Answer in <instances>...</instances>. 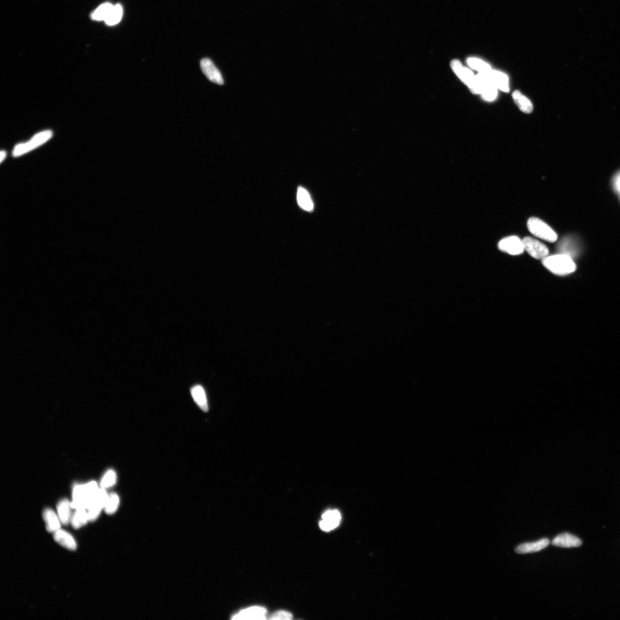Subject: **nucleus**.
<instances>
[{"label": "nucleus", "mask_w": 620, "mask_h": 620, "mask_svg": "<svg viewBox=\"0 0 620 620\" xmlns=\"http://www.w3.org/2000/svg\"><path fill=\"white\" fill-rule=\"evenodd\" d=\"M46 529L51 533H55L61 529L62 522L58 515L53 509L46 508L43 513Z\"/></svg>", "instance_id": "13"}, {"label": "nucleus", "mask_w": 620, "mask_h": 620, "mask_svg": "<svg viewBox=\"0 0 620 620\" xmlns=\"http://www.w3.org/2000/svg\"><path fill=\"white\" fill-rule=\"evenodd\" d=\"M552 545L563 548L579 547L582 545L580 539L568 533L560 534L552 542Z\"/></svg>", "instance_id": "11"}, {"label": "nucleus", "mask_w": 620, "mask_h": 620, "mask_svg": "<svg viewBox=\"0 0 620 620\" xmlns=\"http://www.w3.org/2000/svg\"><path fill=\"white\" fill-rule=\"evenodd\" d=\"M512 98L517 106L520 109L522 112L525 113H531L533 111V105L531 103L529 99L522 95L521 92L518 90L514 91L512 94Z\"/></svg>", "instance_id": "19"}, {"label": "nucleus", "mask_w": 620, "mask_h": 620, "mask_svg": "<svg viewBox=\"0 0 620 620\" xmlns=\"http://www.w3.org/2000/svg\"><path fill=\"white\" fill-rule=\"evenodd\" d=\"M101 512V510L98 509L90 508L89 509H88L87 514H88V521L91 522V521H94L95 520L98 519V517L100 516Z\"/></svg>", "instance_id": "28"}, {"label": "nucleus", "mask_w": 620, "mask_h": 620, "mask_svg": "<svg viewBox=\"0 0 620 620\" xmlns=\"http://www.w3.org/2000/svg\"><path fill=\"white\" fill-rule=\"evenodd\" d=\"M451 66L454 72L464 83L466 84L471 91L474 94H478L476 76L469 69L463 67L462 63L457 60L451 62Z\"/></svg>", "instance_id": "5"}, {"label": "nucleus", "mask_w": 620, "mask_h": 620, "mask_svg": "<svg viewBox=\"0 0 620 620\" xmlns=\"http://www.w3.org/2000/svg\"><path fill=\"white\" fill-rule=\"evenodd\" d=\"M550 541L547 538L537 542L522 544L517 547L515 552L517 554H529L541 551L549 545Z\"/></svg>", "instance_id": "12"}, {"label": "nucleus", "mask_w": 620, "mask_h": 620, "mask_svg": "<svg viewBox=\"0 0 620 620\" xmlns=\"http://www.w3.org/2000/svg\"><path fill=\"white\" fill-rule=\"evenodd\" d=\"M488 75L497 88L504 92L509 91V79L507 75L495 70H492Z\"/></svg>", "instance_id": "15"}, {"label": "nucleus", "mask_w": 620, "mask_h": 620, "mask_svg": "<svg viewBox=\"0 0 620 620\" xmlns=\"http://www.w3.org/2000/svg\"><path fill=\"white\" fill-rule=\"evenodd\" d=\"M269 619L277 620L284 619L291 620L293 619V615L289 611L281 610L278 611L277 612L272 614L269 618Z\"/></svg>", "instance_id": "27"}, {"label": "nucleus", "mask_w": 620, "mask_h": 620, "mask_svg": "<svg viewBox=\"0 0 620 620\" xmlns=\"http://www.w3.org/2000/svg\"><path fill=\"white\" fill-rule=\"evenodd\" d=\"M498 247L502 252L511 255H519L524 251L522 240L516 236H511L501 240Z\"/></svg>", "instance_id": "7"}, {"label": "nucleus", "mask_w": 620, "mask_h": 620, "mask_svg": "<svg viewBox=\"0 0 620 620\" xmlns=\"http://www.w3.org/2000/svg\"><path fill=\"white\" fill-rule=\"evenodd\" d=\"M522 241L524 250L534 258L543 260L548 256L549 251L548 248L538 240L527 237L523 239Z\"/></svg>", "instance_id": "6"}, {"label": "nucleus", "mask_w": 620, "mask_h": 620, "mask_svg": "<svg viewBox=\"0 0 620 620\" xmlns=\"http://www.w3.org/2000/svg\"><path fill=\"white\" fill-rule=\"evenodd\" d=\"M267 611L263 607L252 606L233 615V619H265Z\"/></svg>", "instance_id": "10"}, {"label": "nucleus", "mask_w": 620, "mask_h": 620, "mask_svg": "<svg viewBox=\"0 0 620 620\" xmlns=\"http://www.w3.org/2000/svg\"><path fill=\"white\" fill-rule=\"evenodd\" d=\"M116 482V472L113 470H109L105 474L101 480V486L103 489L109 488L115 486Z\"/></svg>", "instance_id": "26"}, {"label": "nucleus", "mask_w": 620, "mask_h": 620, "mask_svg": "<svg viewBox=\"0 0 620 620\" xmlns=\"http://www.w3.org/2000/svg\"><path fill=\"white\" fill-rule=\"evenodd\" d=\"M55 541L63 547L71 551L77 549V545L72 535L66 531L60 529L54 533Z\"/></svg>", "instance_id": "14"}, {"label": "nucleus", "mask_w": 620, "mask_h": 620, "mask_svg": "<svg viewBox=\"0 0 620 620\" xmlns=\"http://www.w3.org/2000/svg\"><path fill=\"white\" fill-rule=\"evenodd\" d=\"M297 201L302 209L311 212L314 209V203L309 192L304 188L299 187L297 192Z\"/></svg>", "instance_id": "18"}, {"label": "nucleus", "mask_w": 620, "mask_h": 620, "mask_svg": "<svg viewBox=\"0 0 620 620\" xmlns=\"http://www.w3.org/2000/svg\"><path fill=\"white\" fill-rule=\"evenodd\" d=\"M192 397L196 404L204 412L208 411L209 406L208 400L204 388L201 386H196L191 390Z\"/></svg>", "instance_id": "16"}, {"label": "nucleus", "mask_w": 620, "mask_h": 620, "mask_svg": "<svg viewBox=\"0 0 620 620\" xmlns=\"http://www.w3.org/2000/svg\"><path fill=\"white\" fill-rule=\"evenodd\" d=\"M113 6L112 4L110 3L103 4V5L100 6L98 9L92 13L91 15L92 19L97 21H105L108 18Z\"/></svg>", "instance_id": "23"}, {"label": "nucleus", "mask_w": 620, "mask_h": 620, "mask_svg": "<svg viewBox=\"0 0 620 620\" xmlns=\"http://www.w3.org/2000/svg\"><path fill=\"white\" fill-rule=\"evenodd\" d=\"M475 76L478 94L482 95L483 99L486 101L495 100L497 96V88L488 75L479 73Z\"/></svg>", "instance_id": "4"}, {"label": "nucleus", "mask_w": 620, "mask_h": 620, "mask_svg": "<svg viewBox=\"0 0 620 620\" xmlns=\"http://www.w3.org/2000/svg\"><path fill=\"white\" fill-rule=\"evenodd\" d=\"M527 226L531 233L546 242L554 243L558 239V235L554 230L538 218H530L527 222Z\"/></svg>", "instance_id": "2"}, {"label": "nucleus", "mask_w": 620, "mask_h": 620, "mask_svg": "<svg viewBox=\"0 0 620 620\" xmlns=\"http://www.w3.org/2000/svg\"><path fill=\"white\" fill-rule=\"evenodd\" d=\"M123 10L122 7L117 4L114 6L112 10L107 18L105 20V23L109 25H115L120 22L122 18Z\"/></svg>", "instance_id": "24"}, {"label": "nucleus", "mask_w": 620, "mask_h": 620, "mask_svg": "<svg viewBox=\"0 0 620 620\" xmlns=\"http://www.w3.org/2000/svg\"><path fill=\"white\" fill-rule=\"evenodd\" d=\"M616 185H617V188L618 189V190L620 193V176L618 177V178L617 179Z\"/></svg>", "instance_id": "30"}, {"label": "nucleus", "mask_w": 620, "mask_h": 620, "mask_svg": "<svg viewBox=\"0 0 620 620\" xmlns=\"http://www.w3.org/2000/svg\"><path fill=\"white\" fill-rule=\"evenodd\" d=\"M71 507L70 502L67 499H63L59 503L57 506L58 515L62 524L67 525L71 522Z\"/></svg>", "instance_id": "17"}, {"label": "nucleus", "mask_w": 620, "mask_h": 620, "mask_svg": "<svg viewBox=\"0 0 620 620\" xmlns=\"http://www.w3.org/2000/svg\"><path fill=\"white\" fill-rule=\"evenodd\" d=\"M6 157V153L5 151H2L1 153V162H3L4 159Z\"/></svg>", "instance_id": "29"}, {"label": "nucleus", "mask_w": 620, "mask_h": 620, "mask_svg": "<svg viewBox=\"0 0 620 620\" xmlns=\"http://www.w3.org/2000/svg\"><path fill=\"white\" fill-rule=\"evenodd\" d=\"M52 136L53 132L51 130H45V131L38 133L30 141L16 146L13 151L12 155L15 157H20L44 144L52 138Z\"/></svg>", "instance_id": "3"}, {"label": "nucleus", "mask_w": 620, "mask_h": 620, "mask_svg": "<svg viewBox=\"0 0 620 620\" xmlns=\"http://www.w3.org/2000/svg\"><path fill=\"white\" fill-rule=\"evenodd\" d=\"M200 65L202 72L209 81L219 85H222L224 83L220 71L209 59L204 58L202 60Z\"/></svg>", "instance_id": "8"}, {"label": "nucleus", "mask_w": 620, "mask_h": 620, "mask_svg": "<svg viewBox=\"0 0 620 620\" xmlns=\"http://www.w3.org/2000/svg\"><path fill=\"white\" fill-rule=\"evenodd\" d=\"M543 264L551 272L558 275H566L575 272L576 265L572 257L563 254L547 256Z\"/></svg>", "instance_id": "1"}, {"label": "nucleus", "mask_w": 620, "mask_h": 620, "mask_svg": "<svg viewBox=\"0 0 620 620\" xmlns=\"http://www.w3.org/2000/svg\"><path fill=\"white\" fill-rule=\"evenodd\" d=\"M322 520L319 522L320 528L326 532H328L339 526L341 515L338 510H328L322 514Z\"/></svg>", "instance_id": "9"}, {"label": "nucleus", "mask_w": 620, "mask_h": 620, "mask_svg": "<svg viewBox=\"0 0 620 620\" xmlns=\"http://www.w3.org/2000/svg\"><path fill=\"white\" fill-rule=\"evenodd\" d=\"M120 504V499L119 496L116 493H112L109 495L108 499L106 505L104 508L105 513L108 514H112L115 513L119 508Z\"/></svg>", "instance_id": "25"}, {"label": "nucleus", "mask_w": 620, "mask_h": 620, "mask_svg": "<svg viewBox=\"0 0 620 620\" xmlns=\"http://www.w3.org/2000/svg\"><path fill=\"white\" fill-rule=\"evenodd\" d=\"M109 495H108L105 489H100L96 494L94 495L91 501V503L88 509L90 508H94L101 510L104 509L106 505L108 499Z\"/></svg>", "instance_id": "20"}, {"label": "nucleus", "mask_w": 620, "mask_h": 620, "mask_svg": "<svg viewBox=\"0 0 620 620\" xmlns=\"http://www.w3.org/2000/svg\"><path fill=\"white\" fill-rule=\"evenodd\" d=\"M88 521V514L85 509H77L71 517V523L75 529H79L86 525Z\"/></svg>", "instance_id": "21"}, {"label": "nucleus", "mask_w": 620, "mask_h": 620, "mask_svg": "<svg viewBox=\"0 0 620 620\" xmlns=\"http://www.w3.org/2000/svg\"><path fill=\"white\" fill-rule=\"evenodd\" d=\"M467 63L471 68L478 71L480 74H488L492 70L488 63L478 58H470L467 60Z\"/></svg>", "instance_id": "22"}]
</instances>
